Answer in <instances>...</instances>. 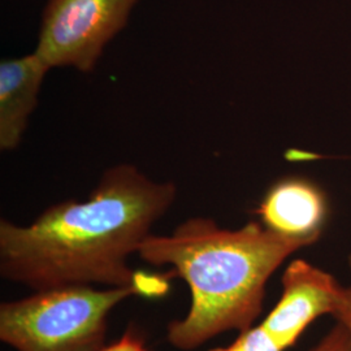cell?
I'll list each match as a JSON object with an SVG mask.
<instances>
[{"label":"cell","instance_id":"obj_3","mask_svg":"<svg viewBox=\"0 0 351 351\" xmlns=\"http://www.w3.org/2000/svg\"><path fill=\"white\" fill-rule=\"evenodd\" d=\"M134 287L68 285L0 304V341L16 351H99L108 316Z\"/></svg>","mask_w":351,"mask_h":351},{"label":"cell","instance_id":"obj_10","mask_svg":"<svg viewBox=\"0 0 351 351\" xmlns=\"http://www.w3.org/2000/svg\"><path fill=\"white\" fill-rule=\"evenodd\" d=\"M99 351H150L146 341L134 326H129L123 336Z\"/></svg>","mask_w":351,"mask_h":351},{"label":"cell","instance_id":"obj_1","mask_svg":"<svg viewBox=\"0 0 351 351\" xmlns=\"http://www.w3.org/2000/svg\"><path fill=\"white\" fill-rule=\"evenodd\" d=\"M176 197L175 182L155 181L133 164L113 165L86 201L51 204L27 226L1 219L0 276L33 291L68 285L137 289V272L128 261Z\"/></svg>","mask_w":351,"mask_h":351},{"label":"cell","instance_id":"obj_5","mask_svg":"<svg viewBox=\"0 0 351 351\" xmlns=\"http://www.w3.org/2000/svg\"><path fill=\"white\" fill-rule=\"evenodd\" d=\"M281 287L280 300L261 326L281 350L287 351L315 320L333 315L342 285L332 274L295 259L285 268Z\"/></svg>","mask_w":351,"mask_h":351},{"label":"cell","instance_id":"obj_11","mask_svg":"<svg viewBox=\"0 0 351 351\" xmlns=\"http://www.w3.org/2000/svg\"><path fill=\"white\" fill-rule=\"evenodd\" d=\"M349 267L351 269V255L349 256ZM332 316L336 319V324L342 326L351 339V285L350 287L342 285L337 304Z\"/></svg>","mask_w":351,"mask_h":351},{"label":"cell","instance_id":"obj_2","mask_svg":"<svg viewBox=\"0 0 351 351\" xmlns=\"http://www.w3.org/2000/svg\"><path fill=\"white\" fill-rule=\"evenodd\" d=\"M304 247L258 221L226 229L213 219L194 216L171 234L151 233L137 255L151 265L172 268L188 284V314L168 324L167 339L177 350L190 351L219 335L254 326L269 278Z\"/></svg>","mask_w":351,"mask_h":351},{"label":"cell","instance_id":"obj_7","mask_svg":"<svg viewBox=\"0 0 351 351\" xmlns=\"http://www.w3.org/2000/svg\"><path fill=\"white\" fill-rule=\"evenodd\" d=\"M50 71L34 51L0 63V150H16L23 142Z\"/></svg>","mask_w":351,"mask_h":351},{"label":"cell","instance_id":"obj_4","mask_svg":"<svg viewBox=\"0 0 351 351\" xmlns=\"http://www.w3.org/2000/svg\"><path fill=\"white\" fill-rule=\"evenodd\" d=\"M138 0H49L34 52L52 68L91 73Z\"/></svg>","mask_w":351,"mask_h":351},{"label":"cell","instance_id":"obj_9","mask_svg":"<svg viewBox=\"0 0 351 351\" xmlns=\"http://www.w3.org/2000/svg\"><path fill=\"white\" fill-rule=\"evenodd\" d=\"M311 351H351V339L342 326L336 324Z\"/></svg>","mask_w":351,"mask_h":351},{"label":"cell","instance_id":"obj_8","mask_svg":"<svg viewBox=\"0 0 351 351\" xmlns=\"http://www.w3.org/2000/svg\"><path fill=\"white\" fill-rule=\"evenodd\" d=\"M210 351H282L269 335L259 326H251L250 329L241 332L239 337L230 345L224 348H216Z\"/></svg>","mask_w":351,"mask_h":351},{"label":"cell","instance_id":"obj_6","mask_svg":"<svg viewBox=\"0 0 351 351\" xmlns=\"http://www.w3.org/2000/svg\"><path fill=\"white\" fill-rule=\"evenodd\" d=\"M255 213L275 234L311 246L326 228L329 206L324 191L314 182L285 177L267 190Z\"/></svg>","mask_w":351,"mask_h":351}]
</instances>
